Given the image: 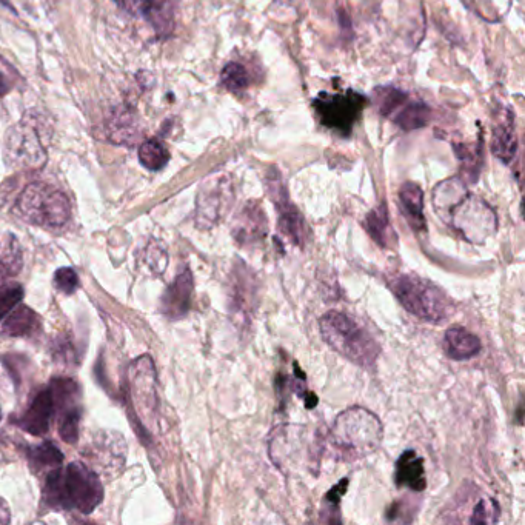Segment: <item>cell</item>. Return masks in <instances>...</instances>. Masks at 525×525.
I'll use <instances>...</instances> for the list:
<instances>
[{"label": "cell", "mask_w": 525, "mask_h": 525, "mask_svg": "<svg viewBox=\"0 0 525 525\" xmlns=\"http://www.w3.org/2000/svg\"><path fill=\"white\" fill-rule=\"evenodd\" d=\"M42 498L50 509L90 515L104 499V489L93 470L71 462L65 467L57 465L47 476Z\"/></svg>", "instance_id": "obj_1"}, {"label": "cell", "mask_w": 525, "mask_h": 525, "mask_svg": "<svg viewBox=\"0 0 525 525\" xmlns=\"http://www.w3.org/2000/svg\"><path fill=\"white\" fill-rule=\"evenodd\" d=\"M324 438L308 425H284L268 444V455L285 475H318Z\"/></svg>", "instance_id": "obj_2"}, {"label": "cell", "mask_w": 525, "mask_h": 525, "mask_svg": "<svg viewBox=\"0 0 525 525\" xmlns=\"http://www.w3.org/2000/svg\"><path fill=\"white\" fill-rule=\"evenodd\" d=\"M324 341L339 355L359 367H373L381 353V345L352 316L342 311H328L319 321Z\"/></svg>", "instance_id": "obj_3"}, {"label": "cell", "mask_w": 525, "mask_h": 525, "mask_svg": "<svg viewBox=\"0 0 525 525\" xmlns=\"http://www.w3.org/2000/svg\"><path fill=\"white\" fill-rule=\"evenodd\" d=\"M384 427L381 419L367 408L352 407L339 413L330 439L336 449L353 459L372 455L381 447Z\"/></svg>", "instance_id": "obj_4"}, {"label": "cell", "mask_w": 525, "mask_h": 525, "mask_svg": "<svg viewBox=\"0 0 525 525\" xmlns=\"http://www.w3.org/2000/svg\"><path fill=\"white\" fill-rule=\"evenodd\" d=\"M392 288L402 307L422 321L439 324L452 315L453 302L432 282L402 275L392 282Z\"/></svg>", "instance_id": "obj_5"}, {"label": "cell", "mask_w": 525, "mask_h": 525, "mask_svg": "<svg viewBox=\"0 0 525 525\" xmlns=\"http://www.w3.org/2000/svg\"><path fill=\"white\" fill-rule=\"evenodd\" d=\"M17 210L25 221L41 227H62L71 216L67 196L44 182H34L22 191Z\"/></svg>", "instance_id": "obj_6"}, {"label": "cell", "mask_w": 525, "mask_h": 525, "mask_svg": "<svg viewBox=\"0 0 525 525\" xmlns=\"http://www.w3.org/2000/svg\"><path fill=\"white\" fill-rule=\"evenodd\" d=\"M467 242L484 244L498 230V218L493 208L469 191L442 218Z\"/></svg>", "instance_id": "obj_7"}, {"label": "cell", "mask_w": 525, "mask_h": 525, "mask_svg": "<svg viewBox=\"0 0 525 525\" xmlns=\"http://www.w3.org/2000/svg\"><path fill=\"white\" fill-rule=\"evenodd\" d=\"M4 156L8 167L37 170L47 162V151L41 133L30 122H19L5 134Z\"/></svg>", "instance_id": "obj_8"}, {"label": "cell", "mask_w": 525, "mask_h": 525, "mask_svg": "<svg viewBox=\"0 0 525 525\" xmlns=\"http://www.w3.org/2000/svg\"><path fill=\"white\" fill-rule=\"evenodd\" d=\"M235 202V190L228 178H215L204 182L196 202V222L201 228L215 227L225 218Z\"/></svg>", "instance_id": "obj_9"}, {"label": "cell", "mask_w": 525, "mask_h": 525, "mask_svg": "<svg viewBox=\"0 0 525 525\" xmlns=\"http://www.w3.org/2000/svg\"><path fill=\"white\" fill-rule=\"evenodd\" d=\"M378 107L381 113L388 118L395 119L405 130L419 128L427 122V107L422 104H407V94L395 88H385L376 91Z\"/></svg>", "instance_id": "obj_10"}, {"label": "cell", "mask_w": 525, "mask_h": 525, "mask_svg": "<svg viewBox=\"0 0 525 525\" xmlns=\"http://www.w3.org/2000/svg\"><path fill=\"white\" fill-rule=\"evenodd\" d=\"M230 310L231 315L245 322L255 313L258 302V282L256 276L244 262H238L230 278Z\"/></svg>", "instance_id": "obj_11"}, {"label": "cell", "mask_w": 525, "mask_h": 525, "mask_svg": "<svg viewBox=\"0 0 525 525\" xmlns=\"http://www.w3.org/2000/svg\"><path fill=\"white\" fill-rule=\"evenodd\" d=\"M233 238L242 247L259 244L264 241L268 233V221L264 210L258 202H248L244 205L235 222H233Z\"/></svg>", "instance_id": "obj_12"}, {"label": "cell", "mask_w": 525, "mask_h": 525, "mask_svg": "<svg viewBox=\"0 0 525 525\" xmlns=\"http://www.w3.org/2000/svg\"><path fill=\"white\" fill-rule=\"evenodd\" d=\"M271 196L278 210V228L285 238L290 239L295 245H304L307 238V225L302 218L298 208L288 201L287 194L282 188L281 182H276L275 187L271 188Z\"/></svg>", "instance_id": "obj_13"}, {"label": "cell", "mask_w": 525, "mask_h": 525, "mask_svg": "<svg viewBox=\"0 0 525 525\" xmlns=\"http://www.w3.org/2000/svg\"><path fill=\"white\" fill-rule=\"evenodd\" d=\"M54 415H56V405H54L53 392L48 387L34 398L27 412L22 418L17 419L16 424L30 435L42 436L50 430Z\"/></svg>", "instance_id": "obj_14"}, {"label": "cell", "mask_w": 525, "mask_h": 525, "mask_svg": "<svg viewBox=\"0 0 525 525\" xmlns=\"http://www.w3.org/2000/svg\"><path fill=\"white\" fill-rule=\"evenodd\" d=\"M193 288V276H191V271L185 268L182 273H179L178 278L174 279L173 284L167 288L164 296H162V313L168 319L184 318L191 307Z\"/></svg>", "instance_id": "obj_15"}, {"label": "cell", "mask_w": 525, "mask_h": 525, "mask_svg": "<svg viewBox=\"0 0 525 525\" xmlns=\"http://www.w3.org/2000/svg\"><path fill=\"white\" fill-rule=\"evenodd\" d=\"M130 14L147 17L156 30L165 33L173 27L171 0H114Z\"/></svg>", "instance_id": "obj_16"}, {"label": "cell", "mask_w": 525, "mask_h": 525, "mask_svg": "<svg viewBox=\"0 0 525 525\" xmlns=\"http://www.w3.org/2000/svg\"><path fill=\"white\" fill-rule=\"evenodd\" d=\"M395 482L398 487L422 492L427 487L424 459L415 452L407 450L399 456L396 462Z\"/></svg>", "instance_id": "obj_17"}, {"label": "cell", "mask_w": 525, "mask_h": 525, "mask_svg": "<svg viewBox=\"0 0 525 525\" xmlns=\"http://www.w3.org/2000/svg\"><path fill=\"white\" fill-rule=\"evenodd\" d=\"M442 347L445 355L453 361H467L481 352L482 345L478 336L470 333L467 328L452 327L445 332Z\"/></svg>", "instance_id": "obj_18"}, {"label": "cell", "mask_w": 525, "mask_h": 525, "mask_svg": "<svg viewBox=\"0 0 525 525\" xmlns=\"http://www.w3.org/2000/svg\"><path fill=\"white\" fill-rule=\"evenodd\" d=\"M399 202L408 224L412 225L413 230L424 231L427 222L424 218V193L419 185L407 182L402 185L399 191Z\"/></svg>", "instance_id": "obj_19"}, {"label": "cell", "mask_w": 525, "mask_h": 525, "mask_svg": "<svg viewBox=\"0 0 525 525\" xmlns=\"http://www.w3.org/2000/svg\"><path fill=\"white\" fill-rule=\"evenodd\" d=\"M516 151H518V139H516L515 121L512 113H509L507 119L496 125L493 131L492 153L499 161L509 165L515 159Z\"/></svg>", "instance_id": "obj_20"}, {"label": "cell", "mask_w": 525, "mask_h": 525, "mask_svg": "<svg viewBox=\"0 0 525 525\" xmlns=\"http://www.w3.org/2000/svg\"><path fill=\"white\" fill-rule=\"evenodd\" d=\"M41 330V318L31 308L19 307L5 319L2 332L4 335L17 338V336H31Z\"/></svg>", "instance_id": "obj_21"}, {"label": "cell", "mask_w": 525, "mask_h": 525, "mask_svg": "<svg viewBox=\"0 0 525 525\" xmlns=\"http://www.w3.org/2000/svg\"><path fill=\"white\" fill-rule=\"evenodd\" d=\"M365 228H367L368 235L372 236L376 244L381 245L382 248H388L398 241L392 224H390V219H388L385 205H381V207L368 213L367 218H365Z\"/></svg>", "instance_id": "obj_22"}, {"label": "cell", "mask_w": 525, "mask_h": 525, "mask_svg": "<svg viewBox=\"0 0 525 525\" xmlns=\"http://www.w3.org/2000/svg\"><path fill=\"white\" fill-rule=\"evenodd\" d=\"M22 248L16 236L0 233V264L4 265L11 276H16L22 268Z\"/></svg>", "instance_id": "obj_23"}, {"label": "cell", "mask_w": 525, "mask_h": 525, "mask_svg": "<svg viewBox=\"0 0 525 525\" xmlns=\"http://www.w3.org/2000/svg\"><path fill=\"white\" fill-rule=\"evenodd\" d=\"M139 161L147 170L159 171L170 161V153L162 142L151 139L139 148Z\"/></svg>", "instance_id": "obj_24"}, {"label": "cell", "mask_w": 525, "mask_h": 525, "mask_svg": "<svg viewBox=\"0 0 525 525\" xmlns=\"http://www.w3.org/2000/svg\"><path fill=\"white\" fill-rule=\"evenodd\" d=\"M27 456L31 467H39V470L44 469V467H51V465L57 467L64 462V455H62L61 450L57 449L56 445L51 444V442L30 447Z\"/></svg>", "instance_id": "obj_25"}, {"label": "cell", "mask_w": 525, "mask_h": 525, "mask_svg": "<svg viewBox=\"0 0 525 525\" xmlns=\"http://www.w3.org/2000/svg\"><path fill=\"white\" fill-rule=\"evenodd\" d=\"M499 515H501V509H499L498 502L490 496H481L473 505L472 513H470L467 522L469 524H496Z\"/></svg>", "instance_id": "obj_26"}, {"label": "cell", "mask_w": 525, "mask_h": 525, "mask_svg": "<svg viewBox=\"0 0 525 525\" xmlns=\"http://www.w3.org/2000/svg\"><path fill=\"white\" fill-rule=\"evenodd\" d=\"M221 81L227 90L239 93V91L245 90L250 84V76H248L247 70L241 64L230 62L222 70Z\"/></svg>", "instance_id": "obj_27"}, {"label": "cell", "mask_w": 525, "mask_h": 525, "mask_svg": "<svg viewBox=\"0 0 525 525\" xmlns=\"http://www.w3.org/2000/svg\"><path fill=\"white\" fill-rule=\"evenodd\" d=\"M79 424H81V407L71 408L59 415V435L68 444H74L79 439Z\"/></svg>", "instance_id": "obj_28"}, {"label": "cell", "mask_w": 525, "mask_h": 525, "mask_svg": "<svg viewBox=\"0 0 525 525\" xmlns=\"http://www.w3.org/2000/svg\"><path fill=\"white\" fill-rule=\"evenodd\" d=\"M24 299V287L22 285H11V287L0 290V321L7 318L16 305L21 304Z\"/></svg>", "instance_id": "obj_29"}, {"label": "cell", "mask_w": 525, "mask_h": 525, "mask_svg": "<svg viewBox=\"0 0 525 525\" xmlns=\"http://www.w3.org/2000/svg\"><path fill=\"white\" fill-rule=\"evenodd\" d=\"M145 261H147V265L154 275H161V273H164L165 267H167V251L161 245L153 242V244L148 245Z\"/></svg>", "instance_id": "obj_30"}, {"label": "cell", "mask_w": 525, "mask_h": 525, "mask_svg": "<svg viewBox=\"0 0 525 525\" xmlns=\"http://www.w3.org/2000/svg\"><path fill=\"white\" fill-rule=\"evenodd\" d=\"M54 285L57 290L62 291L65 295H73L79 287V276L73 268H61L54 275Z\"/></svg>", "instance_id": "obj_31"}, {"label": "cell", "mask_w": 525, "mask_h": 525, "mask_svg": "<svg viewBox=\"0 0 525 525\" xmlns=\"http://www.w3.org/2000/svg\"><path fill=\"white\" fill-rule=\"evenodd\" d=\"M11 521L10 509L7 502L0 498V525L8 524Z\"/></svg>", "instance_id": "obj_32"}, {"label": "cell", "mask_w": 525, "mask_h": 525, "mask_svg": "<svg viewBox=\"0 0 525 525\" xmlns=\"http://www.w3.org/2000/svg\"><path fill=\"white\" fill-rule=\"evenodd\" d=\"M11 90L10 82L4 73H0V97L5 96Z\"/></svg>", "instance_id": "obj_33"}, {"label": "cell", "mask_w": 525, "mask_h": 525, "mask_svg": "<svg viewBox=\"0 0 525 525\" xmlns=\"http://www.w3.org/2000/svg\"><path fill=\"white\" fill-rule=\"evenodd\" d=\"M10 276V271H8L4 265L0 264V287L4 284L5 279L10 278Z\"/></svg>", "instance_id": "obj_34"}]
</instances>
